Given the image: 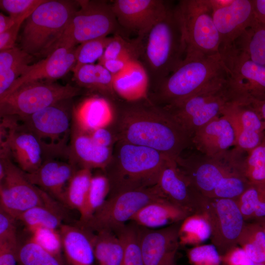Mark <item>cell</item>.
Segmentation results:
<instances>
[{"mask_svg":"<svg viewBox=\"0 0 265 265\" xmlns=\"http://www.w3.org/2000/svg\"><path fill=\"white\" fill-rule=\"evenodd\" d=\"M116 140L156 150L176 160L191 143V138L164 107L128 102L120 107L113 123Z\"/></svg>","mask_w":265,"mask_h":265,"instance_id":"1","label":"cell"},{"mask_svg":"<svg viewBox=\"0 0 265 265\" xmlns=\"http://www.w3.org/2000/svg\"><path fill=\"white\" fill-rule=\"evenodd\" d=\"M243 154L234 148L214 157L180 156L176 161L204 196L236 200L250 186L244 172Z\"/></svg>","mask_w":265,"mask_h":265,"instance_id":"2","label":"cell"},{"mask_svg":"<svg viewBox=\"0 0 265 265\" xmlns=\"http://www.w3.org/2000/svg\"><path fill=\"white\" fill-rule=\"evenodd\" d=\"M170 159L150 148L116 141L104 170L110 184L108 197L156 186Z\"/></svg>","mask_w":265,"mask_h":265,"instance_id":"3","label":"cell"},{"mask_svg":"<svg viewBox=\"0 0 265 265\" xmlns=\"http://www.w3.org/2000/svg\"><path fill=\"white\" fill-rule=\"evenodd\" d=\"M78 1L45 0L25 21L20 48L34 56L53 50L77 11Z\"/></svg>","mask_w":265,"mask_h":265,"instance_id":"4","label":"cell"},{"mask_svg":"<svg viewBox=\"0 0 265 265\" xmlns=\"http://www.w3.org/2000/svg\"><path fill=\"white\" fill-rule=\"evenodd\" d=\"M141 57L150 80L159 83L174 72L186 56V46L181 27L172 8L146 36Z\"/></svg>","mask_w":265,"mask_h":265,"instance_id":"5","label":"cell"},{"mask_svg":"<svg viewBox=\"0 0 265 265\" xmlns=\"http://www.w3.org/2000/svg\"><path fill=\"white\" fill-rule=\"evenodd\" d=\"M227 77L219 53L185 56L179 66L159 84V96L165 106L194 95Z\"/></svg>","mask_w":265,"mask_h":265,"instance_id":"6","label":"cell"},{"mask_svg":"<svg viewBox=\"0 0 265 265\" xmlns=\"http://www.w3.org/2000/svg\"><path fill=\"white\" fill-rule=\"evenodd\" d=\"M0 208L17 219L25 211L42 206L64 212L65 206L32 184L6 152L0 151Z\"/></svg>","mask_w":265,"mask_h":265,"instance_id":"7","label":"cell"},{"mask_svg":"<svg viewBox=\"0 0 265 265\" xmlns=\"http://www.w3.org/2000/svg\"><path fill=\"white\" fill-rule=\"evenodd\" d=\"M174 10L186 46V56L219 53L220 38L208 0H181Z\"/></svg>","mask_w":265,"mask_h":265,"instance_id":"8","label":"cell"},{"mask_svg":"<svg viewBox=\"0 0 265 265\" xmlns=\"http://www.w3.org/2000/svg\"><path fill=\"white\" fill-rule=\"evenodd\" d=\"M233 102L226 77L186 99L163 107L191 138L204 125L222 115Z\"/></svg>","mask_w":265,"mask_h":265,"instance_id":"9","label":"cell"},{"mask_svg":"<svg viewBox=\"0 0 265 265\" xmlns=\"http://www.w3.org/2000/svg\"><path fill=\"white\" fill-rule=\"evenodd\" d=\"M219 53L233 102L245 104L265 99V66L253 61L234 43L220 47Z\"/></svg>","mask_w":265,"mask_h":265,"instance_id":"10","label":"cell"},{"mask_svg":"<svg viewBox=\"0 0 265 265\" xmlns=\"http://www.w3.org/2000/svg\"><path fill=\"white\" fill-rule=\"evenodd\" d=\"M80 88L53 81L36 80L24 83L0 99V117H24L79 95Z\"/></svg>","mask_w":265,"mask_h":265,"instance_id":"11","label":"cell"},{"mask_svg":"<svg viewBox=\"0 0 265 265\" xmlns=\"http://www.w3.org/2000/svg\"><path fill=\"white\" fill-rule=\"evenodd\" d=\"M164 199L166 198L157 185L150 187L126 191L108 197L87 221L84 223L77 221L76 224L95 233L104 230L113 232L130 221L145 205Z\"/></svg>","mask_w":265,"mask_h":265,"instance_id":"12","label":"cell"},{"mask_svg":"<svg viewBox=\"0 0 265 265\" xmlns=\"http://www.w3.org/2000/svg\"><path fill=\"white\" fill-rule=\"evenodd\" d=\"M80 8L72 18L55 49L60 45L75 47L86 41L107 37L119 24L111 5L104 0H78Z\"/></svg>","mask_w":265,"mask_h":265,"instance_id":"13","label":"cell"},{"mask_svg":"<svg viewBox=\"0 0 265 265\" xmlns=\"http://www.w3.org/2000/svg\"><path fill=\"white\" fill-rule=\"evenodd\" d=\"M58 104L24 117H17L38 138L46 158L68 157L66 142L71 134L72 112L69 113Z\"/></svg>","mask_w":265,"mask_h":265,"instance_id":"14","label":"cell"},{"mask_svg":"<svg viewBox=\"0 0 265 265\" xmlns=\"http://www.w3.org/2000/svg\"><path fill=\"white\" fill-rule=\"evenodd\" d=\"M0 151L7 152L23 171H36L46 159L44 149L38 138L15 116L1 117Z\"/></svg>","mask_w":265,"mask_h":265,"instance_id":"15","label":"cell"},{"mask_svg":"<svg viewBox=\"0 0 265 265\" xmlns=\"http://www.w3.org/2000/svg\"><path fill=\"white\" fill-rule=\"evenodd\" d=\"M202 213L210 225L212 244L221 257L237 246L246 223L235 200L205 197Z\"/></svg>","mask_w":265,"mask_h":265,"instance_id":"16","label":"cell"},{"mask_svg":"<svg viewBox=\"0 0 265 265\" xmlns=\"http://www.w3.org/2000/svg\"><path fill=\"white\" fill-rule=\"evenodd\" d=\"M111 7L119 25L142 39L172 8L163 0H115Z\"/></svg>","mask_w":265,"mask_h":265,"instance_id":"17","label":"cell"},{"mask_svg":"<svg viewBox=\"0 0 265 265\" xmlns=\"http://www.w3.org/2000/svg\"><path fill=\"white\" fill-rule=\"evenodd\" d=\"M169 202L189 215L202 213L204 196L177 165L169 159L157 184Z\"/></svg>","mask_w":265,"mask_h":265,"instance_id":"18","label":"cell"},{"mask_svg":"<svg viewBox=\"0 0 265 265\" xmlns=\"http://www.w3.org/2000/svg\"><path fill=\"white\" fill-rule=\"evenodd\" d=\"M181 223L158 230L139 226L144 265H176L175 258L180 245L179 230Z\"/></svg>","mask_w":265,"mask_h":265,"instance_id":"19","label":"cell"},{"mask_svg":"<svg viewBox=\"0 0 265 265\" xmlns=\"http://www.w3.org/2000/svg\"><path fill=\"white\" fill-rule=\"evenodd\" d=\"M76 47L60 45L53 50L46 57L32 65L13 83L2 98L12 93L21 85L32 81H53L62 78L72 71L76 63Z\"/></svg>","mask_w":265,"mask_h":265,"instance_id":"20","label":"cell"},{"mask_svg":"<svg viewBox=\"0 0 265 265\" xmlns=\"http://www.w3.org/2000/svg\"><path fill=\"white\" fill-rule=\"evenodd\" d=\"M236 134L234 148L244 153L254 149L263 141L265 125L258 112L250 104L232 103L225 109Z\"/></svg>","mask_w":265,"mask_h":265,"instance_id":"21","label":"cell"},{"mask_svg":"<svg viewBox=\"0 0 265 265\" xmlns=\"http://www.w3.org/2000/svg\"><path fill=\"white\" fill-rule=\"evenodd\" d=\"M220 46H229L256 22L252 0H234L229 5L213 12Z\"/></svg>","mask_w":265,"mask_h":265,"instance_id":"22","label":"cell"},{"mask_svg":"<svg viewBox=\"0 0 265 265\" xmlns=\"http://www.w3.org/2000/svg\"><path fill=\"white\" fill-rule=\"evenodd\" d=\"M58 158L47 159L36 171L25 174L32 184L63 205L66 187L78 168L69 159L64 161Z\"/></svg>","mask_w":265,"mask_h":265,"instance_id":"23","label":"cell"},{"mask_svg":"<svg viewBox=\"0 0 265 265\" xmlns=\"http://www.w3.org/2000/svg\"><path fill=\"white\" fill-rule=\"evenodd\" d=\"M191 143L203 155L218 156L235 147V130L228 116L223 114L197 130L192 136Z\"/></svg>","mask_w":265,"mask_h":265,"instance_id":"24","label":"cell"},{"mask_svg":"<svg viewBox=\"0 0 265 265\" xmlns=\"http://www.w3.org/2000/svg\"><path fill=\"white\" fill-rule=\"evenodd\" d=\"M70 137L68 156L72 163L78 169L105 170L112 157V148L97 144L89 133L72 125Z\"/></svg>","mask_w":265,"mask_h":265,"instance_id":"25","label":"cell"},{"mask_svg":"<svg viewBox=\"0 0 265 265\" xmlns=\"http://www.w3.org/2000/svg\"><path fill=\"white\" fill-rule=\"evenodd\" d=\"M58 230L64 256L68 265H94L95 232L76 224H62Z\"/></svg>","mask_w":265,"mask_h":265,"instance_id":"26","label":"cell"},{"mask_svg":"<svg viewBox=\"0 0 265 265\" xmlns=\"http://www.w3.org/2000/svg\"><path fill=\"white\" fill-rule=\"evenodd\" d=\"M72 125L90 133L113 123L116 113L108 100L104 97L92 96L84 99L72 108Z\"/></svg>","mask_w":265,"mask_h":265,"instance_id":"27","label":"cell"},{"mask_svg":"<svg viewBox=\"0 0 265 265\" xmlns=\"http://www.w3.org/2000/svg\"><path fill=\"white\" fill-rule=\"evenodd\" d=\"M150 80L142 62L133 59L123 70L112 75V86L116 95L128 102L148 100Z\"/></svg>","mask_w":265,"mask_h":265,"instance_id":"28","label":"cell"},{"mask_svg":"<svg viewBox=\"0 0 265 265\" xmlns=\"http://www.w3.org/2000/svg\"><path fill=\"white\" fill-rule=\"evenodd\" d=\"M190 215L166 199L149 203L137 212L130 221L149 229L182 222Z\"/></svg>","mask_w":265,"mask_h":265,"instance_id":"29","label":"cell"},{"mask_svg":"<svg viewBox=\"0 0 265 265\" xmlns=\"http://www.w3.org/2000/svg\"><path fill=\"white\" fill-rule=\"evenodd\" d=\"M33 58L16 46L0 52V98L26 71Z\"/></svg>","mask_w":265,"mask_h":265,"instance_id":"30","label":"cell"},{"mask_svg":"<svg viewBox=\"0 0 265 265\" xmlns=\"http://www.w3.org/2000/svg\"><path fill=\"white\" fill-rule=\"evenodd\" d=\"M74 80L82 87L114 98L112 75L101 64H85L73 72Z\"/></svg>","mask_w":265,"mask_h":265,"instance_id":"31","label":"cell"},{"mask_svg":"<svg viewBox=\"0 0 265 265\" xmlns=\"http://www.w3.org/2000/svg\"><path fill=\"white\" fill-rule=\"evenodd\" d=\"M94 254L95 265H121L124 253L122 241L113 232L94 233Z\"/></svg>","mask_w":265,"mask_h":265,"instance_id":"32","label":"cell"},{"mask_svg":"<svg viewBox=\"0 0 265 265\" xmlns=\"http://www.w3.org/2000/svg\"><path fill=\"white\" fill-rule=\"evenodd\" d=\"M234 44L253 61L265 66V25L257 21Z\"/></svg>","mask_w":265,"mask_h":265,"instance_id":"33","label":"cell"},{"mask_svg":"<svg viewBox=\"0 0 265 265\" xmlns=\"http://www.w3.org/2000/svg\"><path fill=\"white\" fill-rule=\"evenodd\" d=\"M93 175L91 170L78 169L66 187L63 205L80 212L85 203Z\"/></svg>","mask_w":265,"mask_h":265,"instance_id":"34","label":"cell"},{"mask_svg":"<svg viewBox=\"0 0 265 265\" xmlns=\"http://www.w3.org/2000/svg\"><path fill=\"white\" fill-rule=\"evenodd\" d=\"M238 244L254 264L265 265V235L257 222L245 223Z\"/></svg>","mask_w":265,"mask_h":265,"instance_id":"35","label":"cell"},{"mask_svg":"<svg viewBox=\"0 0 265 265\" xmlns=\"http://www.w3.org/2000/svg\"><path fill=\"white\" fill-rule=\"evenodd\" d=\"M211 229L203 213L191 214L180 224L179 238L180 245H196L211 237Z\"/></svg>","mask_w":265,"mask_h":265,"instance_id":"36","label":"cell"},{"mask_svg":"<svg viewBox=\"0 0 265 265\" xmlns=\"http://www.w3.org/2000/svg\"><path fill=\"white\" fill-rule=\"evenodd\" d=\"M113 232L123 245L124 253L121 265H144L140 246V227L131 222Z\"/></svg>","mask_w":265,"mask_h":265,"instance_id":"37","label":"cell"},{"mask_svg":"<svg viewBox=\"0 0 265 265\" xmlns=\"http://www.w3.org/2000/svg\"><path fill=\"white\" fill-rule=\"evenodd\" d=\"M110 192V184L105 174L93 175L84 206L80 212L79 223L87 221L103 204Z\"/></svg>","mask_w":265,"mask_h":265,"instance_id":"38","label":"cell"},{"mask_svg":"<svg viewBox=\"0 0 265 265\" xmlns=\"http://www.w3.org/2000/svg\"><path fill=\"white\" fill-rule=\"evenodd\" d=\"M64 212L46 207L37 206L21 214L17 220L28 231L37 228L58 230L62 225Z\"/></svg>","mask_w":265,"mask_h":265,"instance_id":"39","label":"cell"},{"mask_svg":"<svg viewBox=\"0 0 265 265\" xmlns=\"http://www.w3.org/2000/svg\"><path fill=\"white\" fill-rule=\"evenodd\" d=\"M17 260V265H68L65 258L52 254L31 238L19 243Z\"/></svg>","mask_w":265,"mask_h":265,"instance_id":"40","label":"cell"},{"mask_svg":"<svg viewBox=\"0 0 265 265\" xmlns=\"http://www.w3.org/2000/svg\"><path fill=\"white\" fill-rule=\"evenodd\" d=\"M235 200L245 221L265 217V188L251 185Z\"/></svg>","mask_w":265,"mask_h":265,"instance_id":"41","label":"cell"},{"mask_svg":"<svg viewBox=\"0 0 265 265\" xmlns=\"http://www.w3.org/2000/svg\"><path fill=\"white\" fill-rule=\"evenodd\" d=\"M143 40L139 37L133 40H129L121 35L116 34L111 37L98 63L125 57L138 59L142 52Z\"/></svg>","mask_w":265,"mask_h":265,"instance_id":"42","label":"cell"},{"mask_svg":"<svg viewBox=\"0 0 265 265\" xmlns=\"http://www.w3.org/2000/svg\"><path fill=\"white\" fill-rule=\"evenodd\" d=\"M247 153L243 161L247 179L251 185L265 188V137L259 145Z\"/></svg>","mask_w":265,"mask_h":265,"instance_id":"43","label":"cell"},{"mask_svg":"<svg viewBox=\"0 0 265 265\" xmlns=\"http://www.w3.org/2000/svg\"><path fill=\"white\" fill-rule=\"evenodd\" d=\"M111 37H105L89 40L80 44L76 49V63L72 71L80 66L93 64L101 58Z\"/></svg>","mask_w":265,"mask_h":265,"instance_id":"44","label":"cell"},{"mask_svg":"<svg viewBox=\"0 0 265 265\" xmlns=\"http://www.w3.org/2000/svg\"><path fill=\"white\" fill-rule=\"evenodd\" d=\"M28 231L31 234L30 238L45 250L57 257L64 258L58 230L37 228Z\"/></svg>","mask_w":265,"mask_h":265,"instance_id":"45","label":"cell"},{"mask_svg":"<svg viewBox=\"0 0 265 265\" xmlns=\"http://www.w3.org/2000/svg\"><path fill=\"white\" fill-rule=\"evenodd\" d=\"M187 257L191 265H220L221 261V256L212 244L197 245L190 249Z\"/></svg>","mask_w":265,"mask_h":265,"instance_id":"46","label":"cell"},{"mask_svg":"<svg viewBox=\"0 0 265 265\" xmlns=\"http://www.w3.org/2000/svg\"><path fill=\"white\" fill-rule=\"evenodd\" d=\"M45 0H0V8L17 20L28 17Z\"/></svg>","mask_w":265,"mask_h":265,"instance_id":"47","label":"cell"},{"mask_svg":"<svg viewBox=\"0 0 265 265\" xmlns=\"http://www.w3.org/2000/svg\"><path fill=\"white\" fill-rule=\"evenodd\" d=\"M14 217L0 208V243H18L17 222Z\"/></svg>","mask_w":265,"mask_h":265,"instance_id":"48","label":"cell"},{"mask_svg":"<svg viewBox=\"0 0 265 265\" xmlns=\"http://www.w3.org/2000/svg\"><path fill=\"white\" fill-rule=\"evenodd\" d=\"M27 17H23L17 21L9 28L0 34V52L15 47V42L22 23Z\"/></svg>","mask_w":265,"mask_h":265,"instance_id":"49","label":"cell"},{"mask_svg":"<svg viewBox=\"0 0 265 265\" xmlns=\"http://www.w3.org/2000/svg\"><path fill=\"white\" fill-rule=\"evenodd\" d=\"M223 260L227 265H254L242 248L234 247L223 256Z\"/></svg>","mask_w":265,"mask_h":265,"instance_id":"50","label":"cell"},{"mask_svg":"<svg viewBox=\"0 0 265 265\" xmlns=\"http://www.w3.org/2000/svg\"><path fill=\"white\" fill-rule=\"evenodd\" d=\"M19 243H0V265H17Z\"/></svg>","mask_w":265,"mask_h":265,"instance_id":"51","label":"cell"},{"mask_svg":"<svg viewBox=\"0 0 265 265\" xmlns=\"http://www.w3.org/2000/svg\"><path fill=\"white\" fill-rule=\"evenodd\" d=\"M89 134L95 143L103 147L112 148V145L116 142L113 132L107 127L98 129Z\"/></svg>","mask_w":265,"mask_h":265,"instance_id":"52","label":"cell"},{"mask_svg":"<svg viewBox=\"0 0 265 265\" xmlns=\"http://www.w3.org/2000/svg\"><path fill=\"white\" fill-rule=\"evenodd\" d=\"M133 59H137L125 57L107 60L98 63L103 65L112 75H113L123 70L129 62Z\"/></svg>","mask_w":265,"mask_h":265,"instance_id":"53","label":"cell"},{"mask_svg":"<svg viewBox=\"0 0 265 265\" xmlns=\"http://www.w3.org/2000/svg\"><path fill=\"white\" fill-rule=\"evenodd\" d=\"M254 13L257 22L265 25V0H252Z\"/></svg>","mask_w":265,"mask_h":265,"instance_id":"54","label":"cell"},{"mask_svg":"<svg viewBox=\"0 0 265 265\" xmlns=\"http://www.w3.org/2000/svg\"><path fill=\"white\" fill-rule=\"evenodd\" d=\"M18 20H17L10 17L9 16H7L4 15L2 13H0V34L3 32L4 31L6 30L8 28H9Z\"/></svg>","mask_w":265,"mask_h":265,"instance_id":"55","label":"cell"},{"mask_svg":"<svg viewBox=\"0 0 265 265\" xmlns=\"http://www.w3.org/2000/svg\"><path fill=\"white\" fill-rule=\"evenodd\" d=\"M246 104L251 105L258 112L265 125V99L254 100Z\"/></svg>","mask_w":265,"mask_h":265,"instance_id":"56","label":"cell"},{"mask_svg":"<svg viewBox=\"0 0 265 265\" xmlns=\"http://www.w3.org/2000/svg\"><path fill=\"white\" fill-rule=\"evenodd\" d=\"M234 0H208L213 12L231 4Z\"/></svg>","mask_w":265,"mask_h":265,"instance_id":"57","label":"cell"},{"mask_svg":"<svg viewBox=\"0 0 265 265\" xmlns=\"http://www.w3.org/2000/svg\"><path fill=\"white\" fill-rule=\"evenodd\" d=\"M254 221L257 222L260 225L265 235V217Z\"/></svg>","mask_w":265,"mask_h":265,"instance_id":"58","label":"cell"},{"mask_svg":"<svg viewBox=\"0 0 265 265\" xmlns=\"http://www.w3.org/2000/svg\"><path fill=\"white\" fill-rule=\"evenodd\" d=\"M254 265H263V264H254Z\"/></svg>","mask_w":265,"mask_h":265,"instance_id":"59","label":"cell"}]
</instances>
